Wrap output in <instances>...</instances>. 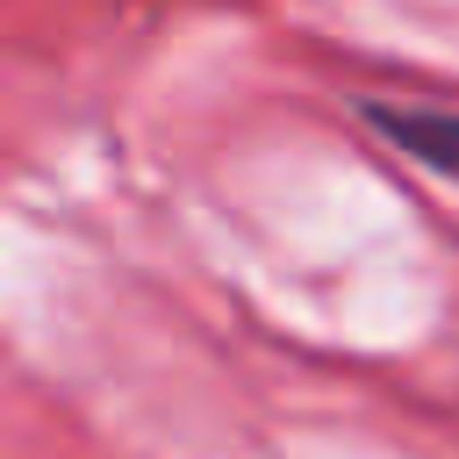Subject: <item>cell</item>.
<instances>
[{
  "label": "cell",
  "mask_w": 459,
  "mask_h": 459,
  "mask_svg": "<svg viewBox=\"0 0 459 459\" xmlns=\"http://www.w3.org/2000/svg\"><path fill=\"white\" fill-rule=\"evenodd\" d=\"M402 158L430 165L437 179H459V108H409V100H366L359 108Z\"/></svg>",
  "instance_id": "1"
}]
</instances>
